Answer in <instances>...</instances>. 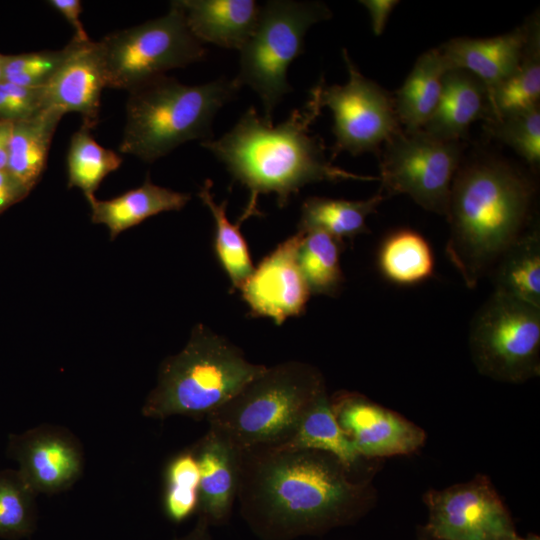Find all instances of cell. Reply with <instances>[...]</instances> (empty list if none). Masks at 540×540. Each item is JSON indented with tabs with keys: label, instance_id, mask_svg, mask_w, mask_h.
<instances>
[{
	"label": "cell",
	"instance_id": "1",
	"mask_svg": "<svg viewBox=\"0 0 540 540\" xmlns=\"http://www.w3.org/2000/svg\"><path fill=\"white\" fill-rule=\"evenodd\" d=\"M337 457L312 449L239 450L236 500L260 540L321 536L356 523L376 504L368 478Z\"/></svg>",
	"mask_w": 540,
	"mask_h": 540
},
{
	"label": "cell",
	"instance_id": "2",
	"mask_svg": "<svg viewBox=\"0 0 540 540\" xmlns=\"http://www.w3.org/2000/svg\"><path fill=\"white\" fill-rule=\"evenodd\" d=\"M321 109L316 84L305 105L292 110L283 122L274 125L250 107L230 131L218 139L201 142L233 179L249 190L239 224L259 214L256 207L260 194L274 193L277 205L284 207L307 184L378 180L344 170L327 158L323 140L310 131Z\"/></svg>",
	"mask_w": 540,
	"mask_h": 540
},
{
	"label": "cell",
	"instance_id": "3",
	"mask_svg": "<svg viewBox=\"0 0 540 540\" xmlns=\"http://www.w3.org/2000/svg\"><path fill=\"white\" fill-rule=\"evenodd\" d=\"M535 186L507 161L495 157L460 165L447 210L446 255L473 289L527 232Z\"/></svg>",
	"mask_w": 540,
	"mask_h": 540
},
{
	"label": "cell",
	"instance_id": "4",
	"mask_svg": "<svg viewBox=\"0 0 540 540\" xmlns=\"http://www.w3.org/2000/svg\"><path fill=\"white\" fill-rule=\"evenodd\" d=\"M241 87L235 79L187 85L162 75L129 91L119 151L152 163L181 144L212 139L217 112Z\"/></svg>",
	"mask_w": 540,
	"mask_h": 540
},
{
	"label": "cell",
	"instance_id": "5",
	"mask_svg": "<svg viewBox=\"0 0 540 540\" xmlns=\"http://www.w3.org/2000/svg\"><path fill=\"white\" fill-rule=\"evenodd\" d=\"M266 367L248 361L237 346L199 324L185 347L161 364L142 415L157 420L177 415L206 416Z\"/></svg>",
	"mask_w": 540,
	"mask_h": 540
},
{
	"label": "cell",
	"instance_id": "6",
	"mask_svg": "<svg viewBox=\"0 0 540 540\" xmlns=\"http://www.w3.org/2000/svg\"><path fill=\"white\" fill-rule=\"evenodd\" d=\"M321 372L301 361L266 369L206 415L210 430L236 449L277 446L293 435L301 418L324 392Z\"/></svg>",
	"mask_w": 540,
	"mask_h": 540
},
{
	"label": "cell",
	"instance_id": "7",
	"mask_svg": "<svg viewBox=\"0 0 540 540\" xmlns=\"http://www.w3.org/2000/svg\"><path fill=\"white\" fill-rule=\"evenodd\" d=\"M331 15L318 1L271 0L261 6L256 27L239 50L240 68L234 79L258 94L266 121L272 122L276 106L292 91L287 71L303 53L308 29Z\"/></svg>",
	"mask_w": 540,
	"mask_h": 540
},
{
	"label": "cell",
	"instance_id": "8",
	"mask_svg": "<svg viewBox=\"0 0 540 540\" xmlns=\"http://www.w3.org/2000/svg\"><path fill=\"white\" fill-rule=\"evenodd\" d=\"M106 88L130 91L165 72L201 61L207 49L187 26L176 1L162 17L114 31L97 42Z\"/></svg>",
	"mask_w": 540,
	"mask_h": 540
},
{
	"label": "cell",
	"instance_id": "9",
	"mask_svg": "<svg viewBox=\"0 0 540 540\" xmlns=\"http://www.w3.org/2000/svg\"><path fill=\"white\" fill-rule=\"evenodd\" d=\"M478 372L520 384L540 374V308L494 292L475 315L469 338Z\"/></svg>",
	"mask_w": 540,
	"mask_h": 540
},
{
	"label": "cell",
	"instance_id": "10",
	"mask_svg": "<svg viewBox=\"0 0 540 540\" xmlns=\"http://www.w3.org/2000/svg\"><path fill=\"white\" fill-rule=\"evenodd\" d=\"M379 151L380 191L408 195L422 208L446 215L454 177L461 165V141H445L423 130L401 129Z\"/></svg>",
	"mask_w": 540,
	"mask_h": 540
},
{
	"label": "cell",
	"instance_id": "11",
	"mask_svg": "<svg viewBox=\"0 0 540 540\" xmlns=\"http://www.w3.org/2000/svg\"><path fill=\"white\" fill-rule=\"evenodd\" d=\"M348 71L343 85L317 83L319 102L333 116L335 138L331 160L346 151L353 156L366 152L379 153L381 147L402 128L393 96L373 80L365 77L346 49L342 51Z\"/></svg>",
	"mask_w": 540,
	"mask_h": 540
},
{
	"label": "cell",
	"instance_id": "12",
	"mask_svg": "<svg viewBox=\"0 0 540 540\" xmlns=\"http://www.w3.org/2000/svg\"><path fill=\"white\" fill-rule=\"evenodd\" d=\"M431 537L449 540H522L511 514L488 476L423 495Z\"/></svg>",
	"mask_w": 540,
	"mask_h": 540
},
{
	"label": "cell",
	"instance_id": "13",
	"mask_svg": "<svg viewBox=\"0 0 540 540\" xmlns=\"http://www.w3.org/2000/svg\"><path fill=\"white\" fill-rule=\"evenodd\" d=\"M330 402L339 426L364 459L410 455L426 442L423 428L359 393L340 391Z\"/></svg>",
	"mask_w": 540,
	"mask_h": 540
},
{
	"label": "cell",
	"instance_id": "14",
	"mask_svg": "<svg viewBox=\"0 0 540 540\" xmlns=\"http://www.w3.org/2000/svg\"><path fill=\"white\" fill-rule=\"evenodd\" d=\"M8 449L17 471L36 495L68 489L83 471L79 442L60 427L41 425L12 435Z\"/></svg>",
	"mask_w": 540,
	"mask_h": 540
},
{
	"label": "cell",
	"instance_id": "15",
	"mask_svg": "<svg viewBox=\"0 0 540 540\" xmlns=\"http://www.w3.org/2000/svg\"><path fill=\"white\" fill-rule=\"evenodd\" d=\"M303 236L298 230L280 243L240 288L254 314L271 318L278 325L300 315L311 294L297 260Z\"/></svg>",
	"mask_w": 540,
	"mask_h": 540
},
{
	"label": "cell",
	"instance_id": "16",
	"mask_svg": "<svg viewBox=\"0 0 540 540\" xmlns=\"http://www.w3.org/2000/svg\"><path fill=\"white\" fill-rule=\"evenodd\" d=\"M71 51L43 87L44 107L81 114L93 129L99 122L101 95L106 88L104 66L97 42L71 39Z\"/></svg>",
	"mask_w": 540,
	"mask_h": 540
},
{
	"label": "cell",
	"instance_id": "17",
	"mask_svg": "<svg viewBox=\"0 0 540 540\" xmlns=\"http://www.w3.org/2000/svg\"><path fill=\"white\" fill-rule=\"evenodd\" d=\"M530 19L521 27L491 38L458 37L439 47L450 69H462L495 89L517 68L529 36Z\"/></svg>",
	"mask_w": 540,
	"mask_h": 540
},
{
	"label": "cell",
	"instance_id": "18",
	"mask_svg": "<svg viewBox=\"0 0 540 540\" xmlns=\"http://www.w3.org/2000/svg\"><path fill=\"white\" fill-rule=\"evenodd\" d=\"M198 461V517L209 526L226 525L236 501L239 450L212 430L193 445Z\"/></svg>",
	"mask_w": 540,
	"mask_h": 540
},
{
	"label": "cell",
	"instance_id": "19",
	"mask_svg": "<svg viewBox=\"0 0 540 540\" xmlns=\"http://www.w3.org/2000/svg\"><path fill=\"white\" fill-rule=\"evenodd\" d=\"M187 26L203 44L240 50L253 33L261 6L253 0H177Z\"/></svg>",
	"mask_w": 540,
	"mask_h": 540
},
{
	"label": "cell",
	"instance_id": "20",
	"mask_svg": "<svg viewBox=\"0 0 540 540\" xmlns=\"http://www.w3.org/2000/svg\"><path fill=\"white\" fill-rule=\"evenodd\" d=\"M490 116L484 84L466 70L450 69L444 76L438 106L422 130L441 140L461 141L473 122Z\"/></svg>",
	"mask_w": 540,
	"mask_h": 540
},
{
	"label": "cell",
	"instance_id": "21",
	"mask_svg": "<svg viewBox=\"0 0 540 540\" xmlns=\"http://www.w3.org/2000/svg\"><path fill=\"white\" fill-rule=\"evenodd\" d=\"M191 199L188 193L155 185L146 177L143 184L109 200L91 201V220L109 229L110 238L136 226L145 219L168 211H179Z\"/></svg>",
	"mask_w": 540,
	"mask_h": 540
},
{
	"label": "cell",
	"instance_id": "22",
	"mask_svg": "<svg viewBox=\"0 0 540 540\" xmlns=\"http://www.w3.org/2000/svg\"><path fill=\"white\" fill-rule=\"evenodd\" d=\"M450 68L439 47L421 54L393 99L401 128L422 130L434 114Z\"/></svg>",
	"mask_w": 540,
	"mask_h": 540
},
{
	"label": "cell",
	"instance_id": "23",
	"mask_svg": "<svg viewBox=\"0 0 540 540\" xmlns=\"http://www.w3.org/2000/svg\"><path fill=\"white\" fill-rule=\"evenodd\" d=\"M64 114L45 108L36 116L13 123L6 171L29 191L43 174L56 128Z\"/></svg>",
	"mask_w": 540,
	"mask_h": 540
},
{
	"label": "cell",
	"instance_id": "24",
	"mask_svg": "<svg viewBox=\"0 0 540 540\" xmlns=\"http://www.w3.org/2000/svg\"><path fill=\"white\" fill-rule=\"evenodd\" d=\"M277 446L323 451L334 455L354 471L364 460L339 426L327 391L322 393L307 409L290 439Z\"/></svg>",
	"mask_w": 540,
	"mask_h": 540
},
{
	"label": "cell",
	"instance_id": "25",
	"mask_svg": "<svg viewBox=\"0 0 540 540\" xmlns=\"http://www.w3.org/2000/svg\"><path fill=\"white\" fill-rule=\"evenodd\" d=\"M384 199L385 196L381 192L359 201L308 197L301 206L298 230L303 232L320 230L341 242L344 238L368 233L366 220L377 211Z\"/></svg>",
	"mask_w": 540,
	"mask_h": 540
},
{
	"label": "cell",
	"instance_id": "26",
	"mask_svg": "<svg viewBox=\"0 0 540 540\" xmlns=\"http://www.w3.org/2000/svg\"><path fill=\"white\" fill-rule=\"evenodd\" d=\"M496 293L540 308V235L523 234L499 259L493 270Z\"/></svg>",
	"mask_w": 540,
	"mask_h": 540
},
{
	"label": "cell",
	"instance_id": "27",
	"mask_svg": "<svg viewBox=\"0 0 540 540\" xmlns=\"http://www.w3.org/2000/svg\"><path fill=\"white\" fill-rule=\"evenodd\" d=\"M539 98L540 26L538 14H535L530 19L529 36L519 65L495 89L490 98L491 116L489 119L536 107L539 105Z\"/></svg>",
	"mask_w": 540,
	"mask_h": 540
},
{
	"label": "cell",
	"instance_id": "28",
	"mask_svg": "<svg viewBox=\"0 0 540 540\" xmlns=\"http://www.w3.org/2000/svg\"><path fill=\"white\" fill-rule=\"evenodd\" d=\"M385 278L398 285H415L434 272V256L427 240L411 229H399L383 241L378 255Z\"/></svg>",
	"mask_w": 540,
	"mask_h": 540
},
{
	"label": "cell",
	"instance_id": "29",
	"mask_svg": "<svg viewBox=\"0 0 540 540\" xmlns=\"http://www.w3.org/2000/svg\"><path fill=\"white\" fill-rule=\"evenodd\" d=\"M91 128L82 124L72 135L67 154L68 187L80 189L88 203L103 179L117 170L122 158L96 142Z\"/></svg>",
	"mask_w": 540,
	"mask_h": 540
},
{
	"label": "cell",
	"instance_id": "30",
	"mask_svg": "<svg viewBox=\"0 0 540 540\" xmlns=\"http://www.w3.org/2000/svg\"><path fill=\"white\" fill-rule=\"evenodd\" d=\"M212 181L207 179L198 196L209 209L215 222L214 247L216 256L226 272L232 287L240 289L254 270L252 259L240 224L231 223L227 217V201L217 203L212 194Z\"/></svg>",
	"mask_w": 540,
	"mask_h": 540
},
{
	"label": "cell",
	"instance_id": "31",
	"mask_svg": "<svg viewBox=\"0 0 540 540\" xmlns=\"http://www.w3.org/2000/svg\"><path fill=\"white\" fill-rule=\"evenodd\" d=\"M342 245L323 231L304 232L297 260L310 293L335 296L340 292L344 282L340 266Z\"/></svg>",
	"mask_w": 540,
	"mask_h": 540
},
{
	"label": "cell",
	"instance_id": "32",
	"mask_svg": "<svg viewBox=\"0 0 540 540\" xmlns=\"http://www.w3.org/2000/svg\"><path fill=\"white\" fill-rule=\"evenodd\" d=\"M163 509L173 523H182L197 513L200 473L192 447L176 454L164 473Z\"/></svg>",
	"mask_w": 540,
	"mask_h": 540
},
{
	"label": "cell",
	"instance_id": "33",
	"mask_svg": "<svg viewBox=\"0 0 540 540\" xmlns=\"http://www.w3.org/2000/svg\"><path fill=\"white\" fill-rule=\"evenodd\" d=\"M35 496L17 470H0V537L21 538L33 531Z\"/></svg>",
	"mask_w": 540,
	"mask_h": 540
},
{
	"label": "cell",
	"instance_id": "34",
	"mask_svg": "<svg viewBox=\"0 0 540 540\" xmlns=\"http://www.w3.org/2000/svg\"><path fill=\"white\" fill-rule=\"evenodd\" d=\"M488 131L531 165L540 161V110L531 109L488 120Z\"/></svg>",
	"mask_w": 540,
	"mask_h": 540
},
{
	"label": "cell",
	"instance_id": "35",
	"mask_svg": "<svg viewBox=\"0 0 540 540\" xmlns=\"http://www.w3.org/2000/svg\"><path fill=\"white\" fill-rule=\"evenodd\" d=\"M71 47L69 42L60 50L5 55L2 80L24 87L42 88L65 61Z\"/></svg>",
	"mask_w": 540,
	"mask_h": 540
},
{
	"label": "cell",
	"instance_id": "36",
	"mask_svg": "<svg viewBox=\"0 0 540 540\" xmlns=\"http://www.w3.org/2000/svg\"><path fill=\"white\" fill-rule=\"evenodd\" d=\"M44 107V90L0 81V120L16 123L36 116Z\"/></svg>",
	"mask_w": 540,
	"mask_h": 540
},
{
	"label": "cell",
	"instance_id": "37",
	"mask_svg": "<svg viewBox=\"0 0 540 540\" xmlns=\"http://www.w3.org/2000/svg\"><path fill=\"white\" fill-rule=\"evenodd\" d=\"M48 3L71 25L74 30V39L80 42L91 41L80 20L82 4L79 0H50Z\"/></svg>",
	"mask_w": 540,
	"mask_h": 540
},
{
	"label": "cell",
	"instance_id": "38",
	"mask_svg": "<svg viewBox=\"0 0 540 540\" xmlns=\"http://www.w3.org/2000/svg\"><path fill=\"white\" fill-rule=\"evenodd\" d=\"M360 3L366 8L371 19V27L375 36H380L385 30L388 19L399 4L396 0H362Z\"/></svg>",
	"mask_w": 540,
	"mask_h": 540
},
{
	"label": "cell",
	"instance_id": "39",
	"mask_svg": "<svg viewBox=\"0 0 540 540\" xmlns=\"http://www.w3.org/2000/svg\"><path fill=\"white\" fill-rule=\"evenodd\" d=\"M29 192L7 171H0V213L22 200Z\"/></svg>",
	"mask_w": 540,
	"mask_h": 540
},
{
	"label": "cell",
	"instance_id": "40",
	"mask_svg": "<svg viewBox=\"0 0 540 540\" xmlns=\"http://www.w3.org/2000/svg\"><path fill=\"white\" fill-rule=\"evenodd\" d=\"M13 123L0 120V171H6Z\"/></svg>",
	"mask_w": 540,
	"mask_h": 540
},
{
	"label": "cell",
	"instance_id": "41",
	"mask_svg": "<svg viewBox=\"0 0 540 540\" xmlns=\"http://www.w3.org/2000/svg\"><path fill=\"white\" fill-rule=\"evenodd\" d=\"M173 540H213L210 534L209 524L198 517L196 524L187 534L176 537Z\"/></svg>",
	"mask_w": 540,
	"mask_h": 540
},
{
	"label": "cell",
	"instance_id": "42",
	"mask_svg": "<svg viewBox=\"0 0 540 540\" xmlns=\"http://www.w3.org/2000/svg\"><path fill=\"white\" fill-rule=\"evenodd\" d=\"M431 535L426 526H418L416 531V540H430Z\"/></svg>",
	"mask_w": 540,
	"mask_h": 540
},
{
	"label": "cell",
	"instance_id": "43",
	"mask_svg": "<svg viewBox=\"0 0 540 540\" xmlns=\"http://www.w3.org/2000/svg\"><path fill=\"white\" fill-rule=\"evenodd\" d=\"M522 540H540V537L538 534L528 533L525 537H522Z\"/></svg>",
	"mask_w": 540,
	"mask_h": 540
},
{
	"label": "cell",
	"instance_id": "44",
	"mask_svg": "<svg viewBox=\"0 0 540 540\" xmlns=\"http://www.w3.org/2000/svg\"><path fill=\"white\" fill-rule=\"evenodd\" d=\"M5 55L0 53V81L3 79V65H4Z\"/></svg>",
	"mask_w": 540,
	"mask_h": 540
},
{
	"label": "cell",
	"instance_id": "45",
	"mask_svg": "<svg viewBox=\"0 0 540 540\" xmlns=\"http://www.w3.org/2000/svg\"><path fill=\"white\" fill-rule=\"evenodd\" d=\"M430 540H449V539L438 538V537H431Z\"/></svg>",
	"mask_w": 540,
	"mask_h": 540
}]
</instances>
